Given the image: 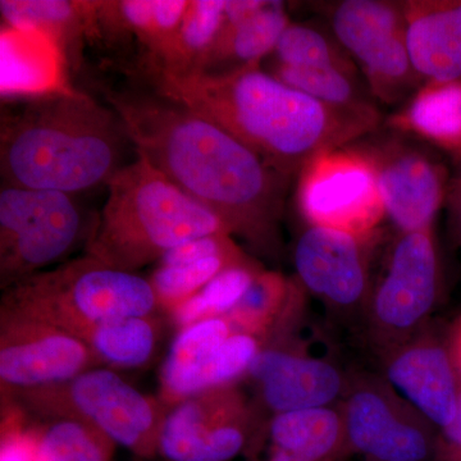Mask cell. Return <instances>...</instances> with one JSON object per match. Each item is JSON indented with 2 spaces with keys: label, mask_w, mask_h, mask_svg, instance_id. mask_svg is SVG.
<instances>
[{
  "label": "cell",
  "mask_w": 461,
  "mask_h": 461,
  "mask_svg": "<svg viewBox=\"0 0 461 461\" xmlns=\"http://www.w3.org/2000/svg\"><path fill=\"white\" fill-rule=\"evenodd\" d=\"M136 157L217 215L230 235L275 245L288 178L204 115L156 89L107 90Z\"/></svg>",
  "instance_id": "1"
},
{
  "label": "cell",
  "mask_w": 461,
  "mask_h": 461,
  "mask_svg": "<svg viewBox=\"0 0 461 461\" xmlns=\"http://www.w3.org/2000/svg\"><path fill=\"white\" fill-rule=\"evenodd\" d=\"M149 76L154 89L222 127L287 178L317 154L341 148L378 121L323 104L260 66L224 74Z\"/></svg>",
  "instance_id": "2"
},
{
  "label": "cell",
  "mask_w": 461,
  "mask_h": 461,
  "mask_svg": "<svg viewBox=\"0 0 461 461\" xmlns=\"http://www.w3.org/2000/svg\"><path fill=\"white\" fill-rule=\"evenodd\" d=\"M3 115L5 186L76 193L105 185L132 147L120 117L83 94L54 90Z\"/></svg>",
  "instance_id": "3"
},
{
  "label": "cell",
  "mask_w": 461,
  "mask_h": 461,
  "mask_svg": "<svg viewBox=\"0 0 461 461\" xmlns=\"http://www.w3.org/2000/svg\"><path fill=\"white\" fill-rule=\"evenodd\" d=\"M107 187V199L87 239L85 256L111 268L138 273L189 240L230 235L217 215L140 157L115 173Z\"/></svg>",
  "instance_id": "4"
},
{
  "label": "cell",
  "mask_w": 461,
  "mask_h": 461,
  "mask_svg": "<svg viewBox=\"0 0 461 461\" xmlns=\"http://www.w3.org/2000/svg\"><path fill=\"white\" fill-rule=\"evenodd\" d=\"M0 308L51 324L76 338L103 321L162 314L147 278L111 268L89 256L5 288Z\"/></svg>",
  "instance_id": "5"
},
{
  "label": "cell",
  "mask_w": 461,
  "mask_h": 461,
  "mask_svg": "<svg viewBox=\"0 0 461 461\" xmlns=\"http://www.w3.org/2000/svg\"><path fill=\"white\" fill-rule=\"evenodd\" d=\"M7 402H16L32 417L86 421L141 459L158 456L160 429L168 411L159 397L145 395L105 366H95L58 386L18 393Z\"/></svg>",
  "instance_id": "6"
},
{
  "label": "cell",
  "mask_w": 461,
  "mask_h": 461,
  "mask_svg": "<svg viewBox=\"0 0 461 461\" xmlns=\"http://www.w3.org/2000/svg\"><path fill=\"white\" fill-rule=\"evenodd\" d=\"M83 227L72 195L3 186L0 191V284L41 272L71 250Z\"/></svg>",
  "instance_id": "7"
},
{
  "label": "cell",
  "mask_w": 461,
  "mask_h": 461,
  "mask_svg": "<svg viewBox=\"0 0 461 461\" xmlns=\"http://www.w3.org/2000/svg\"><path fill=\"white\" fill-rule=\"evenodd\" d=\"M300 211L311 226L371 238L386 217L371 160L362 151H321L302 169Z\"/></svg>",
  "instance_id": "8"
},
{
  "label": "cell",
  "mask_w": 461,
  "mask_h": 461,
  "mask_svg": "<svg viewBox=\"0 0 461 461\" xmlns=\"http://www.w3.org/2000/svg\"><path fill=\"white\" fill-rule=\"evenodd\" d=\"M99 366L83 339L71 333L0 308L2 400L58 386Z\"/></svg>",
  "instance_id": "9"
},
{
  "label": "cell",
  "mask_w": 461,
  "mask_h": 461,
  "mask_svg": "<svg viewBox=\"0 0 461 461\" xmlns=\"http://www.w3.org/2000/svg\"><path fill=\"white\" fill-rule=\"evenodd\" d=\"M330 25L339 44L362 66L375 95L393 102L414 84L406 45L403 5L379 0H345L333 8Z\"/></svg>",
  "instance_id": "10"
},
{
  "label": "cell",
  "mask_w": 461,
  "mask_h": 461,
  "mask_svg": "<svg viewBox=\"0 0 461 461\" xmlns=\"http://www.w3.org/2000/svg\"><path fill=\"white\" fill-rule=\"evenodd\" d=\"M257 429L235 388L208 391L168 406L158 456L165 461H232L245 453Z\"/></svg>",
  "instance_id": "11"
},
{
  "label": "cell",
  "mask_w": 461,
  "mask_h": 461,
  "mask_svg": "<svg viewBox=\"0 0 461 461\" xmlns=\"http://www.w3.org/2000/svg\"><path fill=\"white\" fill-rule=\"evenodd\" d=\"M371 160L384 213L402 233L430 230L446 196V173L420 149L390 141L360 150Z\"/></svg>",
  "instance_id": "12"
},
{
  "label": "cell",
  "mask_w": 461,
  "mask_h": 461,
  "mask_svg": "<svg viewBox=\"0 0 461 461\" xmlns=\"http://www.w3.org/2000/svg\"><path fill=\"white\" fill-rule=\"evenodd\" d=\"M438 287V260L430 230L402 233L373 299L375 324L391 333L411 330L429 313Z\"/></svg>",
  "instance_id": "13"
},
{
  "label": "cell",
  "mask_w": 461,
  "mask_h": 461,
  "mask_svg": "<svg viewBox=\"0 0 461 461\" xmlns=\"http://www.w3.org/2000/svg\"><path fill=\"white\" fill-rule=\"evenodd\" d=\"M368 240L344 230L309 227L300 236L294 254L300 281L330 304L357 305L368 287Z\"/></svg>",
  "instance_id": "14"
},
{
  "label": "cell",
  "mask_w": 461,
  "mask_h": 461,
  "mask_svg": "<svg viewBox=\"0 0 461 461\" xmlns=\"http://www.w3.org/2000/svg\"><path fill=\"white\" fill-rule=\"evenodd\" d=\"M342 420L348 453L366 461H429L437 450L426 429L405 420L384 393L372 388L350 396Z\"/></svg>",
  "instance_id": "15"
},
{
  "label": "cell",
  "mask_w": 461,
  "mask_h": 461,
  "mask_svg": "<svg viewBox=\"0 0 461 461\" xmlns=\"http://www.w3.org/2000/svg\"><path fill=\"white\" fill-rule=\"evenodd\" d=\"M248 375L275 414L329 408L342 391L341 375L332 364L281 348H262Z\"/></svg>",
  "instance_id": "16"
},
{
  "label": "cell",
  "mask_w": 461,
  "mask_h": 461,
  "mask_svg": "<svg viewBox=\"0 0 461 461\" xmlns=\"http://www.w3.org/2000/svg\"><path fill=\"white\" fill-rule=\"evenodd\" d=\"M406 45L418 77L429 83L461 80V0L403 5Z\"/></svg>",
  "instance_id": "17"
},
{
  "label": "cell",
  "mask_w": 461,
  "mask_h": 461,
  "mask_svg": "<svg viewBox=\"0 0 461 461\" xmlns=\"http://www.w3.org/2000/svg\"><path fill=\"white\" fill-rule=\"evenodd\" d=\"M387 378L430 423L442 429L453 423L460 393L441 346L420 342L402 348L388 364Z\"/></svg>",
  "instance_id": "18"
},
{
  "label": "cell",
  "mask_w": 461,
  "mask_h": 461,
  "mask_svg": "<svg viewBox=\"0 0 461 461\" xmlns=\"http://www.w3.org/2000/svg\"><path fill=\"white\" fill-rule=\"evenodd\" d=\"M189 0H120L91 3V20L112 32L135 35L148 48L149 62L169 47Z\"/></svg>",
  "instance_id": "19"
},
{
  "label": "cell",
  "mask_w": 461,
  "mask_h": 461,
  "mask_svg": "<svg viewBox=\"0 0 461 461\" xmlns=\"http://www.w3.org/2000/svg\"><path fill=\"white\" fill-rule=\"evenodd\" d=\"M288 25L284 3L266 2L260 11L244 23L221 30L213 50L199 72L224 74L260 66L263 58L275 51Z\"/></svg>",
  "instance_id": "20"
},
{
  "label": "cell",
  "mask_w": 461,
  "mask_h": 461,
  "mask_svg": "<svg viewBox=\"0 0 461 461\" xmlns=\"http://www.w3.org/2000/svg\"><path fill=\"white\" fill-rule=\"evenodd\" d=\"M160 336V315H148L103 321L84 330L78 339L90 348L99 366L129 371L153 360Z\"/></svg>",
  "instance_id": "21"
},
{
  "label": "cell",
  "mask_w": 461,
  "mask_h": 461,
  "mask_svg": "<svg viewBox=\"0 0 461 461\" xmlns=\"http://www.w3.org/2000/svg\"><path fill=\"white\" fill-rule=\"evenodd\" d=\"M260 350L259 338L235 332L204 362L162 384L159 399L171 406L199 393L232 387L239 378L248 375Z\"/></svg>",
  "instance_id": "22"
},
{
  "label": "cell",
  "mask_w": 461,
  "mask_h": 461,
  "mask_svg": "<svg viewBox=\"0 0 461 461\" xmlns=\"http://www.w3.org/2000/svg\"><path fill=\"white\" fill-rule=\"evenodd\" d=\"M224 9V0H190L169 47L149 62L150 74L181 76L202 71L222 30Z\"/></svg>",
  "instance_id": "23"
},
{
  "label": "cell",
  "mask_w": 461,
  "mask_h": 461,
  "mask_svg": "<svg viewBox=\"0 0 461 461\" xmlns=\"http://www.w3.org/2000/svg\"><path fill=\"white\" fill-rule=\"evenodd\" d=\"M448 150H461V80L429 83L395 121Z\"/></svg>",
  "instance_id": "24"
},
{
  "label": "cell",
  "mask_w": 461,
  "mask_h": 461,
  "mask_svg": "<svg viewBox=\"0 0 461 461\" xmlns=\"http://www.w3.org/2000/svg\"><path fill=\"white\" fill-rule=\"evenodd\" d=\"M30 417V415H29ZM35 430V461H111L117 445L86 421L41 418Z\"/></svg>",
  "instance_id": "25"
},
{
  "label": "cell",
  "mask_w": 461,
  "mask_h": 461,
  "mask_svg": "<svg viewBox=\"0 0 461 461\" xmlns=\"http://www.w3.org/2000/svg\"><path fill=\"white\" fill-rule=\"evenodd\" d=\"M0 14L8 29L41 32L69 41L91 18V3L66 0H2Z\"/></svg>",
  "instance_id": "26"
},
{
  "label": "cell",
  "mask_w": 461,
  "mask_h": 461,
  "mask_svg": "<svg viewBox=\"0 0 461 461\" xmlns=\"http://www.w3.org/2000/svg\"><path fill=\"white\" fill-rule=\"evenodd\" d=\"M271 74L288 86L302 91L330 107L378 117L375 108L368 100L363 98L362 90L355 84L354 69L339 67L299 68L275 65Z\"/></svg>",
  "instance_id": "27"
},
{
  "label": "cell",
  "mask_w": 461,
  "mask_h": 461,
  "mask_svg": "<svg viewBox=\"0 0 461 461\" xmlns=\"http://www.w3.org/2000/svg\"><path fill=\"white\" fill-rule=\"evenodd\" d=\"M262 269L247 260L221 272L196 295L168 314L178 330L198 321L227 317L251 286Z\"/></svg>",
  "instance_id": "28"
},
{
  "label": "cell",
  "mask_w": 461,
  "mask_h": 461,
  "mask_svg": "<svg viewBox=\"0 0 461 461\" xmlns=\"http://www.w3.org/2000/svg\"><path fill=\"white\" fill-rule=\"evenodd\" d=\"M248 258L214 257L199 262L160 266L148 278L162 314L168 315L204 288L221 272Z\"/></svg>",
  "instance_id": "29"
},
{
  "label": "cell",
  "mask_w": 461,
  "mask_h": 461,
  "mask_svg": "<svg viewBox=\"0 0 461 461\" xmlns=\"http://www.w3.org/2000/svg\"><path fill=\"white\" fill-rule=\"evenodd\" d=\"M290 296V284L280 273L260 271L247 294L226 318L235 332L260 338L280 320Z\"/></svg>",
  "instance_id": "30"
},
{
  "label": "cell",
  "mask_w": 461,
  "mask_h": 461,
  "mask_svg": "<svg viewBox=\"0 0 461 461\" xmlns=\"http://www.w3.org/2000/svg\"><path fill=\"white\" fill-rule=\"evenodd\" d=\"M235 333L226 317L212 318L178 330L160 369V386L204 362Z\"/></svg>",
  "instance_id": "31"
},
{
  "label": "cell",
  "mask_w": 461,
  "mask_h": 461,
  "mask_svg": "<svg viewBox=\"0 0 461 461\" xmlns=\"http://www.w3.org/2000/svg\"><path fill=\"white\" fill-rule=\"evenodd\" d=\"M276 65L299 68H323L339 67L353 69L348 59L339 53L327 36L313 27L288 25L273 51Z\"/></svg>",
  "instance_id": "32"
},
{
  "label": "cell",
  "mask_w": 461,
  "mask_h": 461,
  "mask_svg": "<svg viewBox=\"0 0 461 461\" xmlns=\"http://www.w3.org/2000/svg\"><path fill=\"white\" fill-rule=\"evenodd\" d=\"M0 461H35V430L29 414L14 402H3Z\"/></svg>",
  "instance_id": "33"
},
{
  "label": "cell",
  "mask_w": 461,
  "mask_h": 461,
  "mask_svg": "<svg viewBox=\"0 0 461 461\" xmlns=\"http://www.w3.org/2000/svg\"><path fill=\"white\" fill-rule=\"evenodd\" d=\"M214 257L242 258L247 257L241 249L235 244L229 233H215V235L200 236L189 240L178 247L169 250L162 259L158 262L160 266H178L199 262Z\"/></svg>",
  "instance_id": "34"
},
{
  "label": "cell",
  "mask_w": 461,
  "mask_h": 461,
  "mask_svg": "<svg viewBox=\"0 0 461 461\" xmlns=\"http://www.w3.org/2000/svg\"><path fill=\"white\" fill-rule=\"evenodd\" d=\"M441 455L447 461H461V393L456 417L447 429H442Z\"/></svg>",
  "instance_id": "35"
},
{
  "label": "cell",
  "mask_w": 461,
  "mask_h": 461,
  "mask_svg": "<svg viewBox=\"0 0 461 461\" xmlns=\"http://www.w3.org/2000/svg\"><path fill=\"white\" fill-rule=\"evenodd\" d=\"M451 213H453L454 223L456 226L457 232L461 236V177L454 184L453 191L450 196Z\"/></svg>",
  "instance_id": "36"
},
{
  "label": "cell",
  "mask_w": 461,
  "mask_h": 461,
  "mask_svg": "<svg viewBox=\"0 0 461 461\" xmlns=\"http://www.w3.org/2000/svg\"><path fill=\"white\" fill-rule=\"evenodd\" d=\"M454 357L461 371V326L454 339Z\"/></svg>",
  "instance_id": "37"
}]
</instances>
